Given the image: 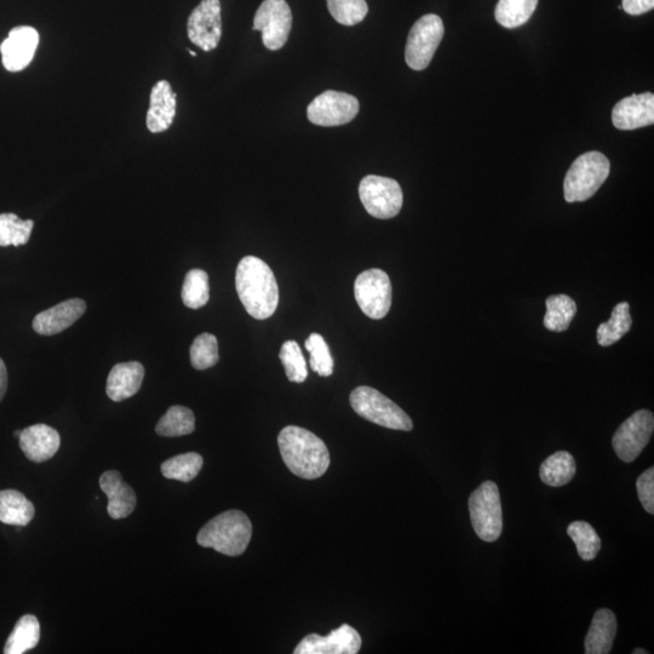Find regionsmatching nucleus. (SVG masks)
<instances>
[{"mask_svg": "<svg viewBox=\"0 0 654 654\" xmlns=\"http://www.w3.org/2000/svg\"><path fill=\"white\" fill-rule=\"evenodd\" d=\"M235 286L243 306L252 318L266 320L277 311L279 286L265 261L246 256L235 273Z\"/></svg>", "mask_w": 654, "mask_h": 654, "instance_id": "obj_1", "label": "nucleus"}, {"mask_svg": "<svg viewBox=\"0 0 654 654\" xmlns=\"http://www.w3.org/2000/svg\"><path fill=\"white\" fill-rule=\"evenodd\" d=\"M281 457L292 473L313 480L330 467V453L317 435L296 426L285 427L278 436Z\"/></svg>", "mask_w": 654, "mask_h": 654, "instance_id": "obj_2", "label": "nucleus"}, {"mask_svg": "<svg viewBox=\"0 0 654 654\" xmlns=\"http://www.w3.org/2000/svg\"><path fill=\"white\" fill-rule=\"evenodd\" d=\"M251 537L248 516L240 510H228L210 520L199 531L197 541L202 547L215 549L223 555L239 556L245 553Z\"/></svg>", "mask_w": 654, "mask_h": 654, "instance_id": "obj_3", "label": "nucleus"}, {"mask_svg": "<svg viewBox=\"0 0 654 654\" xmlns=\"http://www.w3.org/2000/svg\"><path fill=\"white\" fill-rule=\"evenodd\" d=\"M610 171V160L600 152H588L577 158L565 177L566 202H587L604 185Z\"/></svg>", "mask_w": 654, "mask_h": 654, "instance_id": "obj_4", "label": "nucleus"}, {"mask_svg": "<svg viewBox=\"0 0 654 654\" xmlns=\"http://www.w3.org/2000/svg\"><path fill=\"white\" fill-rule=\"evenodd\" d=\"M349 401L360 417L378 426L404 432H410L413 428L409 415L374 388L364 386L353 390Z\"/></svg>", "mask_w": 654, "mask_h": 654, "instance_id": "obj_5", "label": "nucleus"}, {"mask_svg": "<svg viewBox=\"0 0 654 654\" xmlns=\"http://www.w3.org/2000/svg\"><path fill=\"white\" fill-rule=\"evenodd\" d=\"M473 529L485 542H496L502 535L503 510L501 493L493 481H485L469 497Z\"/></svg>", "mask_w": 654, "mask_h": 654, "instance_id": "obj_6", "label": "nucleus"}, {"mask_svg": "<svg viewBox=\"0 0 654 654\" xmlns=\"http://www.w3.org/2000/svg\"><path fill=\"white\" fill-rule=\"evenodd\" d=\"M445 34L444 22L441 17L428 14L412 26L405 49L407 66L413 71H423L432 62L436 50Z\"/></svg>", "mask_w": 654, "mask_h": 654, "instance_id": "obj_7", "label": "nucleus"}, {"mask_svg": "<svg viewBox=\"0 0 654 654\" xmlns=\"http://www.w3.org/2000/svg\"><path fill=\"white\" fill-rule=\"evenodd\" d=\"M359 197L364 208L378 220H389L399 215L404 194L399 183L388 177L369 175L359 186Z\"/></svg>", "mask_w": 654, "mask_h": 654, "instance_id": "obj_8", "label": "nucleus"}, {"mask_svg": "<svg viewBox=\"0 0 654 654\" xmlns=\"http://www.w3.org/2000/svg\"><path fill=\"white\" fill-rule=\"evenodd\" d=\"M354 295L361 311L374 320L386 318L392 307V283L382 269H369L358 275Z\"/></svg>", "mask_w": 654, "mask_h": 654, "instance_id": "obj_9", "label": "nucleus"}, {"mask_svg": "<svg viewBox=\"0 0 654 654\" xmlns=\"http://www.w3.org/2000/svg\"><path fill=\"white\" fill-rule=\"evenodd\" d=\"M357 97L340 91L327 90L311 102L307 108L309 122L318 126H341L351 123L358 116Z\"/></svg>", "mask_w": 654, "mask_h": 654, "instance_id": "obj_10", "label": "nucleus"}, {"mask_svg": "<svg viewBox=\"0 0 654 654\" xmlns=\"http://www.w3.org/2000/svg\"><path fill=\"white\" fill-rule=\"evenodd\" d=\"M292 27V13L285 0H265L256 11L252 30L262 32L263 44L277 51L288 42Z\"/></svg>", "mask_w": 654, "mask_h": 654, "instance_id": "obj_11", "label": "nucleus"}, {"mask_svg": "<svg viewBox=\"0 0 654 654\" xmlns=\"http://www.w3.org/2000/svg\"><path fill=\"white\" fill-rule=\"evenodd\" d=\"M653 430L654 417L651 411L640 410L630 416L621 424L612 439L613 450L619 460L625 463L634 462L650 443Z\"/></svg>", "mask_w": 654, "mask_h": 654, "instance_id": "obj_12", "label": "nucleus"}, {"mask_svg": "<svg viewBox=\"0 0 654 654\" xmlns=\"http://www.w3.org/2000/svg\"><path fill=\"white\" fill-rule=\"evenodd\" d=\"M188 38L206 53L215 50L222 37L220 0H202L187 22Z\"/></svg>", "mask_w": 654, "mask_h": 654, "instance_id": "obj_13", "label": "nucleus"}, {"mask_svg": "<svg viewBox=\"0 0 654 654\" xmlns=\"http://www.w3.org/2000/svg\"><path fill=\"white\" fill-rule=\"evenodd\" d=\"M361 648V636L351 625L343 624L327 636H306L294 651L295 654H357Z\"/></svg>", "mask_w": 654, "mask_h": 654, "instance_id": "obj_14", "label": "nucleus"}, {"mask_svg": "<svg viewBox=\"0 0 654 654\" xmlns=\"http://www.w3.org/2000/svg\"><path fill=\"white\" fill-rule=\"evenodd\" d=\"M39 44L36 28L19 26L11 30L9 37L0 45V54L5 70L9 72L24 71L30 66Z\"/></svg>", "mask_w": 654, "mask_h": 654, "instance_id": "obj_15", "label": "nucleus"}, {"mask_svg": "<svg viewBox=\"0 0 654 654\" xmlns=\"http://www.w3.org/2000/svg\"><path fill=\"white\" fill-rule=\"evenodd\" d=\"M612 123L619 130L645 128L654 123V95H631L619 101L612 112Z\"/></svg>", "mask_w": 654, "mask_h": 654, "instance_id": "obj_16", "label": "nucleus"}, {"mask_svg": "<svg viewBox=\"0 0 654 654\" xmlns=\"http://www.w3.org/2000/svg\"><path fill=\"white\" fill-rule=\"evenodd\" d=\"M85 311V302L80 298H72L39 313L33 320V330L42 336L60 334L76 323Z\"/></svg>", "mask_w": 654, "mask_h": 654, "instance_id": "obj_17", "label": "nucleus"}, {"mask_svg": "<svg viewBox=\"0 0 654 654\" xmlns=\"http://www.w3.org/2000/svg\"><path fill=\"white\" fill-rule=\"evenodd\" d=\"M19 439L22 452L34 463L49 461L56 455L61 445L59 432L47 424H34L22 430Z\"/></svg>", "mask_w": 654, "mask_h": 654, "instance_id": "obj_18", "label": "nucleus"}, {"mask_svg": "<svg viewBox=\"0 0 654 654\" xmlns=\"http://www.w3.org/2000/svg\"><path fill=\"white\" fill-rule=\"evenodd\" d=\"M100 487L108 498L107 512L114 520L128 518L137 504L136 493L117 470H108L100 478Z\"/></svg>", "mask_w": 654, "mask_h": 654, "instance_id": "obj_19", "label": "nucleus"}, {"mask_svg": "<svg viewBox=\"0 0 654 654\" xmlns=\"http://www.w3.org/2000/svg\"><path fill=\"white\" fill-rule=\"evenodd\" d=\"M176 97L170 83L166 80H160L153 86L146 118L147 128L151 133H164L174 123Z\"/></svg>", "mask_w": 654, "mask_h": 654, "instance_id": "obj_20", "label": "nucleus"}, {"mask_svg": "<svg viewBox=\"0 0 654 654\" xmlns=\"http://www.w3.org/2000/svg\"><path fill=\"white\" fill-rule=\"evenodd\" d=\"M145 378V367L137 361L117 364L109 372L106 392L109 399L120 401L134 397Z\"/></svg>", "mask_w": 654, "mask_h": 654, "instance_id": "obj_21", "label": "nucleus"}, {"mask_svg": "<svg viewBox=\"0 0 654 654\" xmlns=\"http://www.w3.org/2000/svg\"><path fill=\"white\" fill-rule=\"evenodd\" d=\"M617 635V618L607 608L595 613L592 625L585 636L584 647L587 654H607L612 651Z\"/></svg>", "mask_w": 654, "mask_h": 654, "instance_id": "obj_22", "label": "nucleus"}, {"mask_svg": "<svg viewBox=\"0 0 654 654\" xmlns=\"http://www.w3.org/2000/svg\"><path fill=\"white\" fill-rule=\"evenodd\" d=\"M36 509L25 495L15 490L0 491V521L5 525L27 526L34 519Z\"/></svg>", "mask_w": 654, "mask_h": 654, "instance_id": "obj_23", "label": "nucleus"}, {"mask_svg": "<svg viewBox=\"0 0 654 654\" xmlns=\"http://www.w3.org/2000/svg\"><path fill=\"white\" fill-rule=\"evenodd\" d=\"M576 475V462L571 453L559 451L542 463L539 476L545 485L561 487L570 483Z\"/></svg>", "mask_w": 654, "mask_h": 654, "instance_id": "obj_24", "label": "nucleus"}, {"mask_svg": "<svg viewBox=\"0 0 654 654\" xmlns=\"http://www.w3.org/2000/svg\"><path fill=\"white\" fill-rule=\"evenodd\" d=\"M40 624L36 616L26 615L17 622L4 647L5 654H24L38 645Z\"/></svg>", "mask_w": 654, "mask_h": 654, "instance_id": "obj_25", "label": "nucleus"}, {"mask_svg": "<svg viewBox=\"0 0 654 654\" xmlns=\"http://www.w3.org/2000/svg\"><path fill=\"white\" fill-rule=\"evenodd\" d=\"M547 313L544 317V326L549 331L564 332L569 329L577 313V304L566 295H554L547 298Z\"/></svg>", "mask_w": 654, "mask_h": 654, "instance_id": "obj_26", "label": "nucleus"}, {"mask_svg": "<svg viewBox=\"0 0 654 654\" xmlns=\"http://www.w3.org/2000/svg\"><path fill=\"white\" fill-rule=\"evenodd\" d=\"M538 0H499L495 11L496 20L504 28L525 25L535 13Z\"/></svg>", "mask_w": 654, "mask_h": 654, "instance_id": "obj_27", "label": "nucleus"}, {"mask_svg": "<svg viewBox=\"0 0 654 654\" xmlns=\"http://www.w3.org/2000/svg\"><path fill=\"white\" fill-rule=\"evenodd\" d=\"M630 306L628 302L618 303L613 309L610 320L598 327V343L601 347H610L628 334L631 329Z\"/></svg>", "mask_w": 654, "mask_h": 654, "instance_id": "obj_28", "label": "nucleus"}, {"mask_svg": "<svg viewBox=\"0 0 654 654\" xmlns=\"http://www.w3.org/2000/svg\"><path fill=\"white\" fill-rule=\"evenodd\" d=\"M195 429V417L192 410L185 406H171L160 418L156 432L166 438H176L192 434Z\"/></svg>", "mask_w": 654, "mask_h": 654, "instance_id": "obj_29", "label": "nucleus"}, {"mask_svg": "<svg viewBox=\"0 0 654 654\" xmlns=\"http://www.w3.org/2000/svg\"><path fill=\"white\" fill-rule=\"evenodd\" d=\"M203 457L199 453L189 452L175 456L162 464V473L166 479L189 483L197 478L203 468Z\"/></svg>", "mask_w": 654, "mask_h": 654, "instance_id": "obj_30", "label": "nucleus"}, {"mask_svg": "<svg viewBox=\"0 0 654 654\" xmlns=\"http://www.w3.org/2000/svg\"><path fill=\"white\" fill-rule=\"evenodd\" d=\"M210 300V284L208 273L202 269H192L186 274L182 288V301L191 309H199Z\"/></svg>", "mask_w": 654, "mask_h": 654, "instance_id": "obj_31", "label": "nucleus"}, {"mask_svg": "<svg viewBox=\"0 0 654 654\" xmlns=\"http://www.w3.org/2000/svg\"><path fill=\"white\" fill-rule=\"evenodd\" d=\"M567 535L576 543L578 555L584 561H592L601 550V539L594 527L585 521H575L567 527Z\"/></svg>", "mask_w": 654, "mask_h": 654, "instance_id": "obj_32", "label": "nucleus"}, {"mask_svg": "<svg viewBox=\"0 0 654 654\" xmlns=\"http://www.w3.org/2000/svg\"><path fill=\"white\" fill-rule=\"evenodd\" d=\"M34 222L21 220L15 214L0 215V246L26 245L31 238Z\"/></svg>", "mask_w": 654, "mask_h": 654, "instance_id": "obj_33", "label": "nucleus"}, {"mask_svg": "<svg viewBox=\"0 0 654 654\" xmlns=\"http://www.w3.org/2000/svg\"><path fill=\"white\" fill-rule=\"evenodd\" d=\"M330 14L343 26H355L369 13L366 0H326Z\"/></svg>", "mask_w": 654, "mask_h": 654, "instance_id": "obj_34", "label": "nucleus"}, {"mask_svg": "<svg viewBox=\"0 0 654 654\" xmlns=\"http://www.w3.org/2000/svg\"><path fill=\"white\" fill-rule=\"evenodd\" d=\"M279 358L284 365L289 381L303 383L307 380V361L296 341H286L281 347Z\"/></svg>", "mask_w": 654, "mask_h": 654, "instance_id": "obj_35", "label": "nucleus"}, {"mask_svg": "<svg viewBox=\"0 0 654 654\" xmlns=\"http://www.w3.org/2000/svg\"><path fill=\"white\" fill-rule=\"evenodd\" d=\"M218 360V342L214 335L202 334L195 338L191 347V363L195 370L210 369Z\"/></svg>", "mask_w": 654, "mask_h": 654, "instance_id": "obj_36", "label": "nucleus"}, {"mask_svg": "<svg viewBox=\"0 0 654 654\" xmlns=\"http://www.w3.org/2000/svg\"><path fill=\"white\" fill-rule=\"evenodd\" d=\"M306 348L311 354L312 370L317 372L321 377H329L334 372V359L330 353V348L324 340V337L319 334H312L307 338Z\"/></svg>", "mask_w": 654, "mask_h": 654, "instance_id": "obj_37", "label": "nucleus"}, {"mask_svg": "<svg viewBox=\"0 0 654 654\" xmlns=\"http://www.w3.org/2000/svg\"><path fill=\"white\" fill-rule=\"evenodd\" d=\"M636 489L642 507L648 514H654V468L647 469L636 481Z\"/></svg>", "mask_w": 654, "mask_h": 654, "instance_id": "obj_38", "label": "nucleus"}, {"mask_svg": "<svg viewBox=\"0 0 654 654\" xmlns=\"http://www.w3.org/2000/svg\"><path fill=\"white\" fill-rule=\"evenodd\" d=\"M654 0H623L622 9L629 15H642L653 10Z\"/></svg>", "mask_w": 654, "mask_h": 654, "instance_id": "obj_39", "label": "nucleus"}, {"mask_svg": "<svg viewBox=\"0 0 654 654\" xmlns=\"http://www.w3.org/2000/svg\"><path fill=\"white\" fill-rule=\"evenodd\" d=\"M8 388V372L7 366H5L4 361L0 358V401L3 400L5 393H7Z\"/></svg>", "mask_w": 654, "mask_h": 654, "instance_id": "obj_40", "label": "nucleus"}, {"mask_svg": "<svg viewBox=\"0 0 654 654\" xmlns=\"http://www.w3.org/2000/svg\"><path fill=\"white\" fill-rule=\"evenodd\" d=\"M633 654H648V651L642 650V648H636Z\"/></svg>", "mask_w": 654, "mask_h": 654, "instance_id": "obj_41", "label": "nucleus"}, {"mask_svg": "<svg viewBox=\"0 0 654 654\" xmlns=\"http://www.w3.org/2000/svg\"><path fill=\"white\" fill-rule=\"evenodd\" d=\"M21 433H22V430H16L14 435L16 436V438H20Z\"/></svg>", "mask_w": 654, "mask_h": 654, "instance_id": "obj_42", "label": "nucleus"}, {"mask_svg": "<svg viewBox=\"0 0 654 654\" xmlns=\"http://www.w3.org/2000/svg\"><path fill=\"white\" fill-rule=\"evenodd\" d=\"M189 54H191L193 57L197 56V54H195L192 50H189Z\"/></svg>", "mask_w": 654, "mask_h": 654, "instance_id": "obj_43", "label": "nucleus"}]
</instances>
